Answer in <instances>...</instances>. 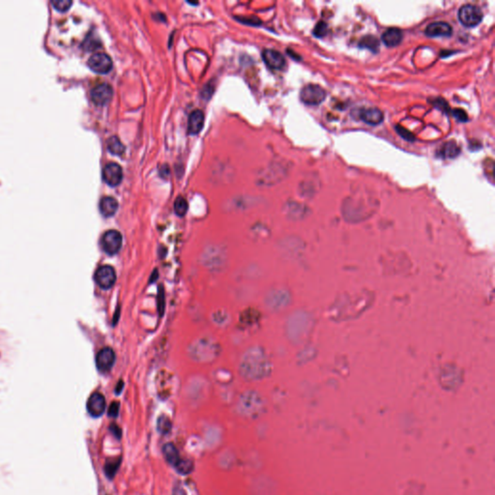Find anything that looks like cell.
Masks as SVG:
<instances>
[{
    "label": "cell",
    "instance_id": "7",
    "mask_svg": "<svg viewBox=\"0 0 495 495\" xmlns=\"http://www.w3.org/2000/svg\"><path fill=\"white\" fill-rule=\"evenodd\" d=\"M113 96V90L112 87L107 84L103 83L95 86L93 89L91 90L90 97L92 102L97 105V106H104L108 104Z\"/></svg>",
    "mask_w": 495,
    "mask_h": 495
},
{
    "label": "cell",
    "instance_id": "22",
    "mask_svg": "<svg viewBox=\"0 0 495 495\" xmlns=\"http://www.w3.org/2000/svg\"><path fill=\"white\" fill-rule=\"evenodd\" d=\"M175 469L178 471L180 474H183V475H187V474H190L193 469H194V465L191 460L189 459H184V458H181L178 461V463L176 466H174Z\"/></svg>",
    "mask_w": 495,
    "mask_h": 495
},
{
    "label": "cell",
    "instance_id": "9",
    "mask_svg": "<svg viewBox=\"0 0 495 495\" xmlns=\"http://www.w3.org/2000/svg\"><path fill=\"white\" fill-rule=\"evenodd\" d=\"M87 410L92 417L102 416L106 410V399L101 393L95 392L88 398Z\"/></svg>",
    "mask_w": 495,
    "mask_h": 495
},
{
    "label": "cell",
    "instance_id": "10",
    "mask_svg": "<svg viewBox=\"0 0 495 495\" xmlns=\"http://www.w3.org/2000/svg\"><path fill=\"white\" fill-rule=\"evenodd\" d=\"M452 26L445 21L431 22L426 26L425 33L428 37H450L452 35Z\"/></svg>",
    "mask_w": 495,
    "mask_h": 495
},
{
    "label": "cell",
    "instance_id": "27",
    "mask_svg": "<svg viewBox=\"0 0 495 495\" xmlns=\"http://www.w3.org/2000/svg\"><path fill=\"white\" fill-rule=\"evenodd\" d=\"M396 132L398 133V135H399V136H401V137H403L404 139H406V140H411V141H412V140H414V139H415L414 136H413V135H412V134H411L409 131H407L406 128H404V127H401V126H396Z\"/></svg>",
    "mask_w": 495,
    "mask_h": 495
},
{
    "label": "cell",
    "instance_id": "30",
    "mask_svg": "<svg viewBox=\"0 0 495 495\" xmlns=\"http://www.w3.org/2000/svg\"><path fill=\"white\" fill-rule=\"evenodd\" d=\"M111 430H112V432L115 436H117V437L121 436V430H120V428L116 425H111Z\"/></svg>",
    "mask_w": 495,
    "mask_h": 495
},
{
    "label": "cell",
    "instance_id": "11",
    "mask_svg": "<svg viewBox=\"0 0 495 495\" xmlns=\"http://www.w3.org/2000/svg\"><path fill=\"white\" fill-rule=\"evenodd\" d=\"M262 58L269 68L274 70L283 69L286 65V59L282 53L275 50H265L262 52Z\"/></svg>",
    "mask_w": 495,
    "mask_h": 495
},
{
    "label": "cell",
    "instance_id": "13",
    "mask_svg": "<svg viewBox=\"0 0 495 495\" xmlns=\"http://www.w3.org/2000/svg\"><path fill=\"white\" fill-rule=\"evenodd\" d=\"M204 125V113L200 109L194 110L188 120V132L190 135H198Z\"/></svg>",
    "mask_w": 495,
    "mask_h": 495
},
{
    "label": "cell",
    "instance_id": "21",
    "mask_svg": "<svg viewBox=\"0 0 495 495\" xmlns=\"http://www.w3.org/2000/svg\"><path fill=\"white\" fill-rule=\"evenodd\" d=\"M173 207H174V211H175L176 215H178L180 217H183L186 215V213L188 211V202L185 198L178 197L174 201Z\"/></svg>",
    "mask_w": 495,
    "mask_h": 495
},
{
    "label": "cell",
    "instance_id": "1",
    "mask_svg": "<svg viewBox=\"0 0 495 495\" xmlns=\"http://www.w3.org/2000/svg\"><path fill=\"white\" fill-rule=\"evenodd\" d=\"M482 10L472 4H466L458 11V20L466 27H475L483 20Z\"/></svg>",
    "mask_w": 495,
    "mask_h": 495
},
{
    "label": "cell",
    "instance_id": "29",
    "mask_svg": "<svg viewBox=\"0 0 495 495\" xmlns=\"http://www.w3.org/2000/svg\"><path fill=\"white\" fill-rule=\"evenodd\" d=\"M119 413V404L117 401L112 403L109 408V415L112 418L117 417Z\"/></svg>",
    "mask_w": 495,
    "mask_h": 495
},
{
    "label": "cell",
    "instance_id": "18",
    "mask_svg": "<svg viewBox=\"0 0 495 495\" xmlns=\"http://www.w3.org/2000/svg\"><path fill=\"white\" fill-rule=\"evenodd\" d=\"M107 146H108V150H109V152L111 154H113V155H116V156H121L125 152V146H124V144L115 136L110 137L108 139Z\"/></svg>",
    "mask_w": 495,
    "mask_h": 495
},
{
    "label": "cell",
    "instance_id": "4",
    "mask_svg": "<svg viewBox=\"0 0 495 495\" xmlns=\"http://www.w3.org/2000/svg\"><path fill=\"white\" fill-rule=\"evenodd\" d=\"M95 281L103 289H109L113 287L116 281V272L114 268L109 265L101 266L95 273Z\"/></svg>",
    "mask_w": 495,
    "mask_h": 495
},
{
    "label": "cell",
    "instance_id": "31",
    "mask_svg": "<svg viewBox=\"0 0 495 495\" xmlns=\"http://www.w3.org/2000/svg\"><path fill=\"white\" fill-rule=\"evenodd\" d=\"M123 386H124L123 381H119L118 384H117V387H116V389H115L116 394H120V393H121V391H122V389H123Z\"/></svg>",
    "mask_w": 495,
    "mask_h": 495
},
{
    "label": "cell",
    "instance_id": "2",
    "mask_svg": "<svg viewBox=\"0 0 495 495\" xmlns=\"http://www.w3.org/2000/svg\"><path fill=\"white\" fill-rule=\"evenodd\" d=\"M325 98V90L317 84H307L302 88L300 93L301 101L308 106H317L321 104Z\"/></svg>",
    "mask_w": 495,
    "mask_h": 495
},
{
    "label": "cell",
    "instance_id": "5",
    "mask_svg": "<svg viewBox=\"0 0 495 495\" xmlns=\"http://www.w3.org/2000/svg\"><path fill=\"white\" fill-rule=\"evenodd\" d=\"M88 66L97 74H108L112 68V60L106 53H95L88 59Z\"/></svg>",
    "mask_w": 495,
    "mask_h": 495
},
{
    "label": "cell",
    "instance_id": "16",
    "mask_svg": "<svg viewBox=\"0 0 495 495\" xmlns=\"http://www.w3.org/2000/svg\"><path fill=\"white\" fill-rule=\"evenodd\" d=\"M163 453H164V456L166 457V459L168 460V462L170 463L171 466H176L178 463L179 460L181 459L178 450L176 449L175 446L171 444V443H168V444L164 445Z\"/></svg>",
    "mask_w": 495,
    "mask_h": 495
},
{
    "label": "cell",
    "instance_id": "19",
    "mask_svg": "<svg viewBox=\"0 0 495 495\" xmlns=\"http://www.w3.org/2000/svg\"><path fill=\"white\" fill-rule=\"evenodd\" d=\"M359 46L361 48H365V49L372 50L374 52H377L379 50V41L375 36L367 35V36H365L361 39L360 43H359Z\"/></svg>",
    "mask_w": 495,
    "mask_h": 495
},
{
    "label": "cell",
    "instance_id": "6",
    "mask_svg": "<svg viewBox=\"0 0 495 495\" xmlns=\"http://www.w3.org/2000/svg\"><path fill=\"white\" fill-rule=\"evenodd\" d=\"M123 178L122 168L116 163H109L103 169V179L111 187H116Z\"/></svg>",
    "mask_w": 495,
    "mask_h": 495
},
{
    "label": "cell",
    "instance_id": "26",
    "mask_svg": "<svg viewBox=\"0 0 495 495\" xmlns=\"http://www.w3.org/2000/svg\"><path fill=\"white\" fill-rule=\"evenodd\" d=\"M164 310H165V292L163 287H161L158 293V311L161 316H163Z\"/></svg>",
    "mask_w": 495,
    "mask_h": 495
},
{
    "label": "cell",
    "instance_id": "23",
    "mask_svg": "<svg viewBox=\"0 0 495 495\" xmlns=\"http://www.w3.org/2000/svg\"><path fill=\"white\" fill-rule=\"evenodd\" d=\"M171 429V422L168 417L161 416L158 419V430L163 435H168Z\"/></svg>",
    "mask_w": 495,
    "mask_h": 495
},
{
    "label": "cell",
    "instance_id": "8",
    "mask_svg": "<svg viewBox=\"0 0 495 495\" xmlns=\"http://www.w3.org/2000/svg\"><path fill=\"white\" fill-rule=\"evenodd\" d=\"M115 362V353L110 347L101 349L96 357V365L99 372L106 374L110 370Z\"/></svg>",
    "mask_w": 495,
    "mask_h": 495
},
{
    "label": "cell",
    "instance_id": "20",
    "mask_svg": "<svg viewBox=\"0 0 495 495\" xmlns=\"http://www.w3.org/2000/svg\"><path fill=\"white\" fill-rule=\"evenodd\" d=\"M120 462H121V459L119 457L112 458V459H109V461H107L106 466H105V472H106V475L108 476L109 479H112L116 474V472L118 471Z\"/></svg>",
    "mask_w": 495,
    "mask_h": 495
},
{
    "label": "cell",
    "instance_id": "14",
    "mask_svg": "<svg viewBox=\"0 0 495 495\" xmlns=\"http://www.w3.org/2000/svg\"><path fill=\"white\" fill-rule=\"evenodd\" d=\"M381 39L383 43L386 45L387 47L393 48L396 47L401 43L403 40V32L399 28L396 27H391L382 34Z\"/></svg>",
    "mask_w": 495,
    "mask_h": 495
},
{
    "label": "cell",
    "instance_id": "17",
    "mask_svg": "<svg viewBox=\"0 0 495 495\" xmlns=\"http://www.w3.org/2000/svg\"><path fill=\"white\" fill-rule=\"evenodd\" d=\"M459 153H460V148L454 140L446 142L445 144L441 147V156L444 158H456Z\"/></svg>",
    "mask_w": 495,
    "mask_h": 495
},
{
    "label": "cell",
    "instance_id": "25",
    "mask_svg": "<svg viewBox=\"0 0 495 495\" xmlns=\"http://www.w3.org/2000/svg\"><path fill=\"white\" fill-rule=\"evenodd\" d=\"M327 32H328V26H327L326 22H324V21H319L314 29L315 36H317L318 38L324 37L326 35Z\"/></svg>",
    "mask_w": 495,
    "mask_h": 495
},
{
    "label": "cell",
    "instance_id": "3",
    "mask_svg": "<svg viewBox=\"0 0 495 495\" xmlns=\"http://www.w3.org/2000/svg\"><path fill=\"white\" fill-rule=\"evenodd\" d=\"M121 246H122V235L119 231L110 229L107 232H105V234L102 238V247L108 255L113 256L117 254L121 249Z\"/></svg>",
    "mask_w": 495,
    "mask_h": 495
},
{
    "label": "cell",
    "instance_id": "28",
    "mask_svg": "<svg viewBox=\"0 0 495 495\" xmlns=\"http://www.w3.org/2000/svg\"><path fill=\"white\" fill-rule=\"evenodd\" d=\"M453 114L454 116L456 117L458 121L460 122H466L468 121V116H467V113L463 109H457L456 110L453 111Z\"/></svg>",
    "mask_w": 495,
    "mask_h": 495
},
{
    "label": "cell",
    "instance_id": "12",
    "mask_svg": "<svg viewBox=\"0 0 495 495\" xmlns=\"http://www.w3.org/2000/svg\"><path fill=\"white\" fill-rule=\"evenodd\" d=\"M359 117L368 125L377 126L383 122L384 114L380 109L376 108H367L360 110Z\"/></svg>",
    "mask_w": 495,
    "mask_h": 495
},
{
    "label": "cell",
    "instance_id": "15",
    "mask_svg": "<svg viewBox=\"0 0 495 495\" xmlns=\"http://www.w3.org/2000/svg\"><path fill=\"white\" fill-rule=\"evenodd\" d=\"M118 209V202L114 198L105 197L100 201V211L103 216L109 218L112 217Z\"/></svg>",
    "mask_w": 495,
    "mask_h": 495
},
{
    "label": "cell",
    "instance_id": "24",
    "mask_svg": "<svg viewBox=\"0 0 495 495\" xmlns=\"http://www.w3.org/2000/svg\"><path fill=\"white\" fill-rule=\"evenodd\" d=\"M73 2L70 1V0H55V1H51V5L53 6V8L55 10L59 11V12H66L67 10H69L70 7L72 6Z\"/></svg>",
    "mask_w": 495,
    "mask_h": 495
}]
</instances>
